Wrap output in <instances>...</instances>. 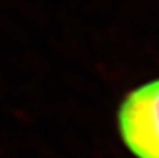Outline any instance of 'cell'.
<instances>
[{
    "label": "cell",
    "mask_w": 159,
    "mask_h": 158,
    "mask_svg": "<svg viewBox=\"0 0 159 158\" xmlns=\"http://www.w3.org/2000/svg\"><path fill=\"white\" fill-rule=\"evenodd\" d=\"M117 129L135 158H159V78L141 84L123 98Z\"/></svg>",
    "instance_id": "1"
}]
</instances>
